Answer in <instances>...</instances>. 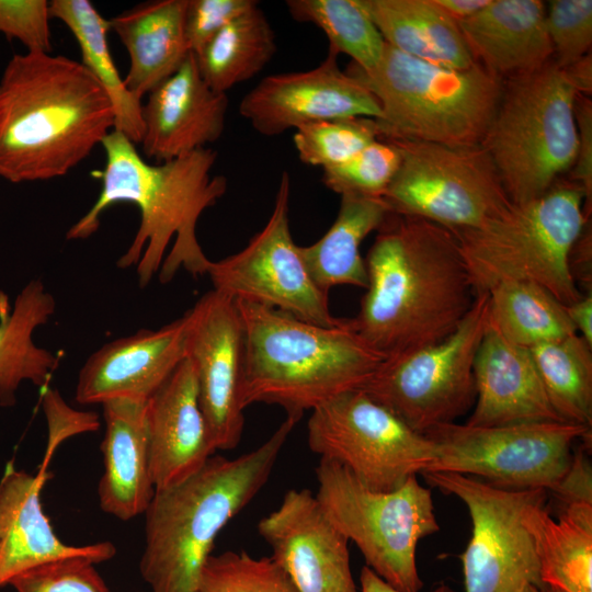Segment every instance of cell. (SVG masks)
<instances>
[{
	"label": "cell",
	"instance_id": "20",
	"mask_svg": "<svg viewBox=\"0 0 592 592\" xmlns=\"http://www.w3.org/2000/svg\"><path fill=\"white\" fill-rule=\"evenodd\" d=\"M189 316L157 330L141 329L95 351L80 369L76 400L102 403L116 397L148 400L186 356Z\"/></svg>",
	"mask_w": 592,
	"mask_h": 592
},
{
	"label": "cell",
	"instance_id": "12",
	"mask_svg": "<svg viewBox=\"0 0 592 592\" xmlns=\"http://www.w3.org/2000/svg\"><path fill=\"white\" fill-rule=\"evenodd\" d=\"M388 141L401 153L400 167L383 196L391 214L422 218L456 232L478 227L511 205L481 145Z\"/></svg>",
	"mask_w": 592,
	"mask_h": 592
},
{
	"label": "cell",
	"instance_id": "9",
	"mask_svg": "<svg viewBox=\"0 0 592 592\" xmlns=\"http://www.w3.org/2000/svg\"><path fill=\"white\" fill-rule=\"evenodd\" d=\"M315 494L330 522L353 542L366 567L401 592H420L418 543L440 530L432 493L413 475L398 489L374 491L346 468L320 458Z\"/></svg>",
	"mask_w": 592,
	"mask_h": 592
},
{
	"label": "cell",
	"instance_id": "7",
	"mask_svg": "<svg viewBox=\"0 0 592 592\" xmlns=\"http://www.w3.org/2000/svg\"><path fill=\"white\" fill-rule=\"evenodd\" d=\"M584 192L558 180L544 195L513 204L478 227L453 232L476 295L504 282H531L568 306L582 295L570 258L587 217Z\"/></svg>",
	"mask_w": 592,
	"mask_h": 592
},
{
	"label": "cell",
	"instance_id": "43",
	"mask_svg": "<svg viewBox=\"0 0 592 592\" xmlns=\"http://www.w3.org/2000/svg\"><path fill=\"white\" fill-rule=\"evenodd\" d=\"M43 408L48 425V441L44 462L39 470L46 471L47 464L57 448L66 439L99 428L98 415L93 412H82L70 408L57 390L44 388Z\"/></svg>",
	"mask_w": 592,
	"mask_h": 592
},
{
	"label": "cell",
	"instance_id": "11",
	"mask_svg": "<svg viewBox=\"0 0 592 592\" xmlns=\"http://www.w3.org/2000/svg\"><path fill=\"white\" fill-rule=\"evenodd\" d=\"M435 458L424 471L473 475L494 487L554 491L567 475L573 444L591 437V428L560 422L470 426L456 422L424 433Z\"/></svg>",
	"mask_w": 592,
	"mask_h": 592
},
{
	"label": "cell",
	"instance_id": "49",
	"mask_svg": "<svg viewBox=\"0 0 592 592\" xmlns=\"http://www.w3.org/2000/svg\"><path fill=\"white\" fill-rule=\"evenodd\" d=\"M520 592H563L555 587L542 584H527Z\"/></svg>",
	"mask_w": 592,
	"mask_h": 592
},
{
	"label": "cell",
	"instance_id": "24",
	"mask_svg": "<svg viewBox=\"0 0 592 592\" xmlns=\"http://www.w3.org/2000/svg\"><path fill=\"white\" fill-rule=\"evenodd\" d=\"M539 0H490L457 22L474 60L503 81L544 67L554 54Z\"/></svg>",
	"mask_w": 592,
	"mask_h": 592
},
{
	"label": "cell",
	"instance_id": "32",
	"mask_svg": "<svg viewBox=\"0 0 592 592\" xmlns=\"http://www.w3.org/2000/svg\"><path fill=\"white\" fill-rule=\"evenodd\" d=\"M276 52L275 35L259 4L219 31L195 55L203 80L226 93L258 75Z\"/></svg>",
	"mask_w": 592,
	"mask_h": 592
},
{
	"label": "cell",
	"instance_id": "37",
	"mask_svg": "<svg viewBox=\"0 0 592 592\" xmlns=\"http://www.w3.org/2000/svg\"><path fill=\"white\" fill-rule=\"evenodd\" d=\"M197 592H298L291 577L272 557H252L246 550L210 555L204 563Z\"/></svg>",
	"mask_w": 592,
	"mask_h": 592
},
{
	"label": "cell",
	"instance_id": "6",
	"mask_svg": "<svg viewBox=\"0 0 592 592\" xmlns=\"http://www.w3.org/2000/svg\"><path fill=\"white\" fill-rule=\"evenodd\" d=\"M375 96L379 138L480 146L498 111L504 81L475 62L456 69L419 59L386 44L372 71L346 70Z\"/></svg>",
	"mask_w": 592,
	"mask_h": 592
},
{
	"label": "cell",
	"instance_id": "45",
	"mask_svg": "<svg viewBox=\"0 0 592 592\" xmlns=\"http://www.w3.org/2000/svg\"><path fill=\"white\" fill-rule=\"evenodd\" d=\"M566 309L577 333L592 346V293L582 295Z\"/></svg>",
	"mask_w": 592,
	"mask_h": 592
},
{
	"label": "cell",
	"instance_id": "28",
	"mask_svg": "<svg viewBox=\"0 0 592 592\" xmlns=\"http://www.w3.org/2000/svg\"><path fill=\"white\" fill-rule=\"evenodd\" d=\"M56 303L41 280H32L19 293L10 309L0 293V405L15 403V392L24 380L45 388L58 367L59 358L37 346L33 340L37 327L54 315Z\"/></svg>",
	"mask_w": 592,
	"mask_h": 592
},
{
	"label": "cell",
	"instance_id": "36",
	"mask_svg": "<svg viewBox=\"0 0 592 592\" xmlns=\"http://www.w3.org/2000/svg\"><path fill=\"white\" fill-rule=\"evenodd\" d=\"M293 137L298 158L322 169L340 164L379 139L375 118L348 117L303 125Z\"/></svg>",
	"mask_w": 592,
	"mask_h": 592
},
{
	"label": "cell",
	"instance_id": "17",
	"mask_svg": "<svg viewBox=\"0 0 592 592\" xmlns=\"http://www.w3.org/2000/svg\"><path fill=\"white\" fill-rule=\"evenodd\" d=\"M337 56L329 50L310 70L263 78L242 98L240 115L266 137L328 119L380 118L375 96L358 79L339 68Z\"/></svg>",
	"mask_w": 592,
	"mask_h": 592
},
{
	"label": "cell",
	"instance_id": "38",
	"mask_svg": "<svg viewBox=\"0 0 592 592\" xmlns=\"http://www.w3.org/2000/svg\"><path fill=\"white\" fill-rule=\"evenodd\" d=\"M401 162L399 148L388 140H375L346 161L323 170L321 181L340 196L383 198Z\"/></svg>",
	"mask_w": 592,
	"mask_h": 592
},
{
	"label": "cell",
	"instance_id": "13",
	"mask_svg": "<svg viewBox=\"0 0 592 592\" xmlns=\"http://www.w3.org/2000/svg\"><path fill=\"white\" fill-rule=\"evenodd\" d=\"M309 448L346 468L374 491H392L426 471L433 442L360 389L342 392L311 411Z\"/></svg>",
	"mask_w": 592,
	"mask_h": 592
},
{
	"label": "cell",
	"instance_id": "18",
	"mask_svg": "<svg viewBox=\"0 0 592 592\" xmlns=\"http://www.w3.org/2000/svg\"><path fill=\"white\" fill-rule=\"evenodd\" d=\"M258 532L298 592H358L349 540L309 489L288 490L277 509L259 521Z\"/></svg>",
	"mask_w": 592,
	"mask_h": 592
},
{
	"label": "cell",
	"instance_id": "35",
	"mask_svg": "<svg viewBox=\"0 0 592 592\" xmlns=\"http://www.w3.org/2000/svg\"><path fill=\"white\" fill-rule=\"evenodd\" d=\"M297 22L318 26L329 41V50L343 53L363 71L380 62L386 43L361 0H287Z\"/></svg>",
	"mask_w": 592,
	"mask_h": 592
},
{
	"label": "cell",
	"instance_id": "5",
	"mask_svg": "<svg viewBox=\"0 0 592 592\" xmlns=\"http://www.w3.org/2000/svg\"><path fill=\"white\" fill-rule=\"evenodd\" d=\"M246 337L242 405H276L300 420L333 397L358 389L384 361L351 319L326 327L235 299Z\"/></svg>",
	"mask_w": 592,
	"mask_h": 592
},
{
	"label": "cell",
	"instance_id": "48",
	"mask_svg": "<svg viewBox=\"0 0 592 592\" xmlns=\"http://www.w3.org/2000/svg\"><path fill=\"white\" fill-rule=\"evenodd\" d=\"M360 592H401L379 578L368 567L364 566L360 573ZM432 592H456L447 584H441Z\"/></svg>",
	"mask_w": 592,
	"mask_h": 592
},
{
	"label": "cell",
	"instance_id": "34",
	"mask_svg": "<svg viewBox=\"0 0 592 592\" xmlns=\"http://www.w3.org/2000/svg\"><path fill=\"white\" fill-rule=\"evenodd\" d=\"M561 421L592 425V346L578 333L530 349Z\"/></svg>",
	"mask_w": 592,
	"mask_h": 592
},
{
	"label": "cell",
	"instance_id": "44",
	"mask_svg": "<svg viewBox=\"0 0 592 592\" xmlns=\"http://www.w3.org/2000/svg\"><path fill=\"white\" fill-rule=\"evenodd\" d=\"M577 126V151L571 171V181L584 192L583 213L591 215L592 206V103L585 95L577 94L574 100Z\"/></svg>",
	"mask_w": 592,
	"mask_h": 592
},
{
	"label": "cell",
	"instance_id": "47",
	"mask_svg": "<svg viewBox=\"0 0 592 592\" xmlns=\"http://www.w3.org/2000/svg\"><path fill=\"white\" fill-rule=\"evenodd\" d=\"M455 21L459 22L476 14L490 0H435Z\"/></svg>",
	"mask_w": 592,
	"mask_h": 592
},
{
	"label": "cell",
	"instance_id": "41",
	"mask_svg": "<svg viewBox=\"0 0 592 592\" xmlns=\"http://www.w3.org/2000/svg\"><path fill=\"white\" fill-rule=\"evenodd\" d=\"M49 2L0 0V34L18 39L27 52H52Z\"/></svg>",
	"mask_w": 592,
	"mask_h": 592
},
{
	"label": "cell",
	"instance_id": "42",
	"mask_svg": "<svg viewBox=\"0 0 592 592\" xmlns=\"http://www.w3.org/2000/svg\"><path fill=\"white\" fill-rule=\"evenodd\" d=\"M258 4L254 0H187L184 34L189 50L197 54L234 19Z\"/></svg>",
	"mask_w": 592,
	"mask_h": 592
},
{
	"label": "cell",
	"instance_id": "1",
	"mask_svg": "<svg viewBox=\"0 0 592 592\" xmlns=\"http://www.w3.org/2000/svg\"><path fill=\"white\" fill-rule=\"evenodd\" d=\"M365 264L366 292L350 319L385 358L451 335L477 297L456 236L422 218L390 213Z\"/></svg>",
	"mask_w": 592,
	"mask_h": 592
},
{
	"label": "cell",
	"instance_id": "15",
	"mask_svg": "<svg viewBox=\"0 0 592 592\" xmlns=\"http://www.w3.org/2000/svg\"><path fill=\"white\" fill-rule=\"evenodd\" d=\"M291 178L281 175L265 226L239 252L208 262L214 291L275 308L305 321L332 327L342 320L329 308V295L312 281L291 234Z\"/></svg>",
	"mask_w": 592,
	"mask_h": 592
},
{
	"label": "cell",
	"instance_id": "2",
	"mask_svg": "<svg viewBox=\"0 0 592 592\" xmlns=\"http://www.w3.org/2000/svg\"><path fill=\"white\" fill-rule=\"evenodd\" d=\"M106 162L101 192L91 208L66 234L69 240L86 239L100 226L102 213L118 202L134 203L140 224L130 246L118 259L119 269L136 265L139 286L145 287L160 271L161 283L180 269L193 276L206 274L209 260L197 238L202 213L227 191L223 175H212L217 152L203 148L185 156L151 164L124 134L113 129L102 140Z\"/></svg>",
	"mask_w": 592,
	"mask_h": 592
},
{
	"label": "cell",
	"instance_id": "16",
	"mask_svg": "<svg viewBox=\"0 0 592 592\" xmlns=\"http://www.w3.org/2000/svg\"><path fill=\"white\" fill-rule=\"evenodd\" d=\"M186 312L185 357L195 371L210 440L216 451H230L239 444L244 428L246 337L241 317L235 299L214 289Z\"/></svg>",
	"mask_w": 592,
	"mask_h": 592
},
{
	"label": "cell",
	"instance_id": "19",
	"mask_svg": "<svg viewBox=\"0 0 592 592\" xmlns=\"http://www.w3.org/2000/svg\"><path fill=\"white\" fill-rule=\"evenodd\" d=\"M227 111V94L208 87L190 53L143 104L144 156L161 163L206 148L223 135Z\"/></svg>",
	"mask_w": 592,
	"mask_h": 592
},
{
	"label": "cell",
	"instance_id": "31",
	"mask_svg": "<svg viewBox=\"0 0 592 592\" xmlns=\"http://www.w3.org/2000/svg\"><path fill=\"white\" fill-rule=\"evenodd\" d=\"M49 15L50 19L60 20L77 39L81 64L112 102L114 129L133 144L140 143L144 135L141 100L128 91L113 61L106 39L109 20L89 0H53L49 2Z\"/></svg>",
	"mask_w": 592,
	"mask_h": 592
},
{
	"label": "cell",
	"instance_id": "29",
	"mask_svg": "<svg viewBox=\"0 0 592 592\" xmlns=\"http://www.w3.org/2000/svg\"><path fill=\"white\" fill-rule=\"evenodd\" d=\"M386 44L407 55L465 69L471 57L457 21L435 0H361Z\"/></svg>",
	"mask_w": 592,
	"mask_h": 592
},
{
	"label": "cell",
	"instance_id": "27",
	"mask_svg": "<svg viewBox=\"0 0 592 592\" xmlns=\"http://www.w3.org/2000/svg\"><path fill=\"white\" fill-rule=\"evenodd\" d=\"M546 499L532 502L523 515L540 580L563 592H592V501L559 503L554 519L545 508Z\"/></svg>",
	"mask_w": 592,
	"mask_h": 592
},
{
	"label": "cell",
	"instance_id": "21",
	"mask_svg": "<svg viewBox=\"0 0 592 592\" xmlns=\"http://www.w3.org/2000/svg\"><path fill=\"white\" fill-rule=\"evenodd\" d=\"M46 479V471L31 475L12 463L0 479V588L46 562L84 557L99 563L116 554L111 542L72 546L58 538L41 502Z\"/></svg>",
	"mask_w": 592,
	"mask_h": 592
},
{
	"label": "cell",
	"instance_id": "46",
	"mask_svg": "<svg viewBox=\"0 0 592 592\" xmlns=\"http://www.w3.org/2000/svg\"><path fill=\"white\" fill-rule=\"evenodd\" d=\"M578 94L585 95L592 91V58L587 54L563 69Z\"/></svg>",
	"mask_w": 592,
	"mask_h": 592
},
{
	"label": "cell",
	"instance_id": "3",
	"mask_svg": "<svg viewBox=\"0 0 592 592\" xmlns=\"http://www.w3.org/2000/svg\"><path fill=\"white\" fill-rule=\"evenodd\" d=\"M114 125L111 100L81 62L15 54L0 79V177L12 183L62 177Z\"/></svg>",
	"mask_w": 592,
	"mask_h": 592
},
{
	"label": "cell",
	"instance_id": "40",
	"mask_svg": "<svg viewBox=\"0 0 592 592\" xmlns=\"http://www.w3.org/2000/svg\"><path fill=\"white\" fill-rule=\"evenodd\" d=\"M9 584L16 592H112L95 562L84 557L46 562L18 574Z\"/></svg>",
	"mask_w": 592,
	"mask_h": 592
},
{
	"label": "cell",
	"instance_id": "8",
	"mask_svg": "<svg viewBox=\"0 0 592 592\" xmlns=\"http://www.w3.org/2000/svg\"><path fill=\"white\" fill-rule=\"evenodd\" d=\"M577 91L565 70L549 61L504 81L502 98L481 144L513 204L544 195L577 151Z\"/></svg>",
	"mask_w": 592,
	"mask_h": 592
},
{
	"label": "cell",
	"instance_id": "22",
	"mask_svg": "<svg viewBox=\"0 0 592 592\" xmlns=\"http://www.w3.org/2000/svg\"><path fill=\"white\" fill-rule=\"evenodd\" d=\"M146 419L155 489L186 479L216 452L187 357L147 400Z\"/></svg>",
	"mask_w": 592,
	"mask_h": 592
},
{
	"label": "cell",
	"instance_id": "26",
	"mask_svg": "<svg viewBox=\"0 0 592 592\" xmlns=\"http://www.w3.org/2000/svg\"><path fill=\"white\" fill-rule=\"evenodd\" d=\"M187 0L139 3L109 20L130 66L124 83L139 100L172 76L191 53L184 34Z\"/></svg>",
	"mask_w": 592,
	"mask_h": 592
},
{
	"label": "cell",
	"instance_id": "25",
	"mask_svg": "<svg viewBox=\"0 0 592 592\" xmlns=\"http://www.w3.org/2000/svg\"><path fill=\"white\" fill-rule=\"evenodd\" d=\"M105 422L101 443L104 473L100 508L122 521L144 514L153 494L146 419L147 400L116 397L101 403Z\"/></svg>",
	"mask_w": 592,
	"mask_h": 592
},
{
	"label": "cell",
	"instance_id": "33",
	"mask_svg": "<svg viewBox=\"0 0 592 592\" xmlns=\"http://www.w3.org/2000/svg\"><path fill=\"white\" fill-rule=\"evenodd\" d=\"M488 294V327L512 344L530 350L577 333L566 306L535 283L504 282Z\"/></svg>",
	"mask_w": 592,
	"mask_h": 592
},
{
	"label": "cell",
	"instance_id": "14",
	"mask_svg": "<svg viewBox=\"0 0 592 592\" xmlns=\"http://www.w3.org/2000/svg\"><path fill=\"white\" fill-rule=\"evenodd\" d=\"M422 475L468 509L471 536L460 555L465 592H520L527 584L543 583L523 515L532 502L547 496L546 490L503 489L455 473Z\"/></svg>",
	"mask_w": 592,
	"mask_h": 592
},
{
	"label": "cell",
	"instance_id": "39",
	"mask_svg": "<svg viewBox=\"0 0 592 592\" xmlns=\"http://www.w3.org/2000/svg\"><path fill=\"white\" fill-rule=\"evenodd\" d=\"M545 20L557 67L565 69L590 53L591 0L549 1Z\"/></svg>",
	"mask_w": 592,
	"mask_h": 592
},
{
	"label": "cell",
	"instance_id": "30",
	"mask_svg": "<svg viewBox=\"0 0 592 592\" xmlns=\"http://www.w3.org/2000/svg\"><path fill=\"white\" fill-rule=\"evenodd\" d=\"M390 210L380 197L342 195L335 220L315 243L299 247L300 255L315 284L326 294L332 287H367L363 240L378 230Z\"/></svg>",
	"mask_w": 592,
	"mask_h": 592
},
{
	"label": "cell",
	"instance_id": "23",
	"mask_svg": "<svg viewBox=\"0 0 592 592\" xmlns=\"http://www.w3.org/2000/svg\"><path fill=\"white\" fill-rule=\"evenodd\" d=\"M476 397L465 424L501 426L560 421L528 349L512 344L488 327L475 365Z\"/></svg>",
	"mask_w": 592,
	"mask_h": 592
},
{
	"label": "cell",
	"instance_id": "10",
	"mask_svg": "<svg viewBox=\"0 0 592 592\" xmlns=\"http://www.w3.org/2000/svg\"><path fill=\"white\" fill-rule=\"evenodd\" d=\"M488 309L489 294L482 293L451 335L384 358L358 389L418 433L455 422L475 402L474 365Z\"/></svg>",
	"mask_w": 592,
	"mask_h": 592
},
{
	"label": "cell",
	"instance_id": "4",
	"mask_svg": "<svg viewBox=\"0 0 592 592\" xmlns=\"http://www.w3.org/2000/svg\"><path fill=\"white\" fill-rule=\"evenodd\" d=\"M298 421L286 417L253 451L232 459L214 454L186 479L156 489L139 561L151 592H197L216 537L267 482Z\"/></svg>",
	"mask_w": 592,
	"mask_h": 592
}]
</instances>
